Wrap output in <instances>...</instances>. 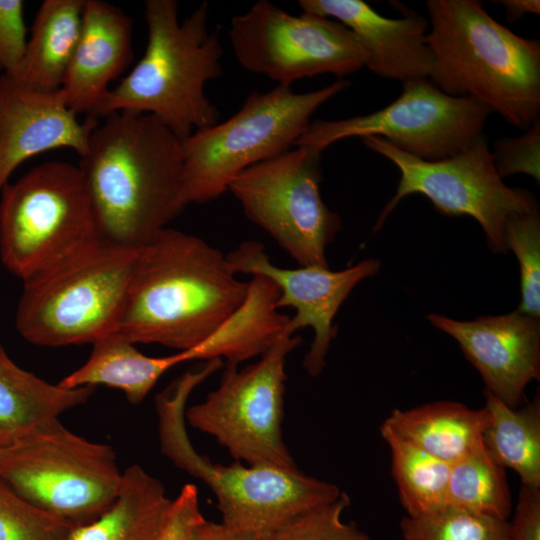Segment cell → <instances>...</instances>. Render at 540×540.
<instances>
[{"label":"cell","instance_id":"obj_1","mask_svg":"<svg viewBox=\"0 0 540 540\" xmlns=\"http://www.w3.org/2000/svg\"><path fill=\"white\" fill-rule=\"evenodd\" d=\"M103 119L78 167L102 242L139 250L187 206L181 140L150 114Z\"/></svg>","mask_w":540,"mask_h":540},{"label":"cell","instance_id":"obj_2","mask_svg":"<svg viewBox=\"0 0 540 540\" xmlns=\"http://www.w3.org/2000/svg\"><path fill=\"white\" fill-rule=\"evenodd\" d=\"M203 239L171 228L139 250L117 326L132 343L191 349L244 302L249 283Z\"/></svg>","mask_w":540,"mask_h":540},{"label":"cell","instance_id":"obj_3","mask_svg":"<svg viewBox=\"0 0 540 540\" xmlns=\"http://www.w3.org/2000/svg\"><path fill=\"white\" fill-rule=\"evenodd\" d=\"M429 80L442 92L473 98L510 125L540 119V42L515 34L477 0H428Z\"/></svg>","mask_w":540,"mask_h":540},{"label":"cell","instance_id":"obj_4","mask_svg":"<svg viewBox=\"0 0 540 540\" xmlns=\"http://www.w3.org/2000/svg\"><path fill=\"white\" fill-rule=\"evenodd\" d=\"M209 12L203 1L180 22L176 0H147L145 53L92 117L117 111L150 114L180 140L218 123L205 85L221 76L224 50L219 27L209 28Z\"/></svg>","mask_w":540,"mask_h":540},{"label":"cell","instance_id":"obj_5","mask_svg":"<svg viewBox=\"0 0 540 540\" xmlns=\"http://www.w3.org/2000/svg\"><path fill=\"white\" fill-rule=\"evenodd\" d=\"M221 366L219 360L204 361L157 395L160 448L176 467L211 489L223 525L265 540L294 516L336 500L342 491L335 484L308 476L298 468L245 466L239 461L223 465L196 451L186 429V404L193 390Z\"/></svg>","mask_w":540,"mask_h":540},{"label":"cell","instance_id":"obj_6","mask_svg":"<svg viewBox=\"0 0 540 540\" xmlns=\"http://www.w3.org/2000/svg\"><path fill=\"white\" fill-rule=\"evenodd\" d=\"M349 85L342 78L304 93L281 85L253 91L230 118L181 140L186 204L220 197L243 170L293 148L311 116Z\"/></svg>","mask_w":540,"mask_h":540},{"label":"cell","instance_id":"obj_7","mask_svg":"<svg viewBox=\"0 0 540 540\" xmlns=\"http://www.w3.org/2000/svg\"><path fill=\"white\" fill-rule=\"evenodd\" d=\"M102 243L78 166L44 162L0 192V259L23 282Z\"/></svg>","mask_w":540,"mask_h":540},{"label":"cell","instance_id":"obj_8","mask_svg":"<svg viewBox=\"0 0 540 540\" xmlns=\"http://www.w3.org/2000/svg\"><path fill=\"white\" fill-rule=\"evenodd\" d=\"M139 250L102 242L23 282L19 334L34 345L61 347L92 344L116 331Z\"/></svg>","mask_w":540,"mask_h":540},{"label":"cell","instance_id":"obj_9","mask_svg":"<svg viewBox=\"0 0 540 540\" xmlns=\"http://www.w3.org/2000/svg\"><path fill=\"white\" fill-rule=\"evenodd\" d=\"M122 474L113 448L47 421L0 447V478L71 527L97 519L115 500Z\"/></svg>","mask_w":540,"mask_h":540},{"label":"cell","instance_id":"obj_10","mask_svg":"<svg viewBox=\"0 0 540 540\" xmlns=\"http://www.w3.org/2000/svg\"><path fill=\"white\" fill-rule=\"evenodd\" d=\"M361 141L390 160L400 172L396 193L381 211L374 230L382 227L403 198L422 194L441 214L474 218L485 233L488 247L494 253H505L509 222L539 211L532 193L504 184L484 134L456 154L437 161L408 155L379 137L366 136Z\"/></svg>","mask_w":540,"mask_h":540},{"label":"cell","instance_id":"obj_11","mask_svg":"<svg viewBox=\"0 0 540 540\" xmlns=\"http://www.w3.org/2000/svg\"><path fill=\"white\" fill-rule=\"evenodd\" d=\"M301 338L285 335L258 361L242 369L226 364L218 387L186 408L192 428L212 436L235 461L297 468L282 435L285 365Z\"/></svg>","mask_w":540,"mask_h":540},{"label":"cell","instance_id":"obj_12","mask_svg":"<svg viewBox=\"0 0 540 540\" xmlns=\"http://www.w3.org/2000/svg\"><path fill=\"white\" fill-rule=\"evenodd\" d=\"M321 153L296 145L243 170L227 190L300 266L329 267L326 248L341 229L321 197Z\"/></svg>","mask_w":540,"mask_h":540},{"label":"cell","instance_id":"obj_13","mask_svg":"<svg viewBox=\"0 0 540 540\" xmlns=\"http://www.w3.org/2000/svg\"><path fill=\"white\" fill-rule=\"evenodd\" d=\"M229 39L244 69L281 86L321 74L342 79L368 62L366 50L343 24L319 15H292L268 0L234 16Z\"/></svg>","mask_w":540,"mask_h":540},{"label":"cell","instance_id":"obj_14","mask_svg":"<svg viewBox=\"0 0 540 540\" xmlns=\"http://www.w3.org/2000/svg\"><path fill=\"white\" fill-rule=\"evenodd\" d=\"M402 84L399 97L375 112L311 122L295 146L322 152L346 138L375 136L408 155L437 161L456 154L483 134L492 113L483 103L447 95L428 78Z\"/></svg>","mask_w":540,"mask_h":540},{"label":"cell","instance_id":"obj_15","mask_svg":"<svg viewBox=\"0 0 540 540\" xmlns=\"http://www.w3.org/2000/svg\"><path fill=\"white\" fill-rule=\"evenodd\" d=\"M236 274L263 275L279 289L277 308L293 307L286 333L310 327L314 337L303 359V367L311 376H318L325 364L332 340L336 336L333 320L340 306L362 280L375 275L380 262L363 260L349 268L332 271L329 267L300 266L281 268L268 258L258 241H246L227 255Z\"/></svg>","mask_w":540,"mask_h":540},{"label":"cell","instance_id":"obj_16","mask_svg":"<svg viewBox=\"0 0 540 540\" xmlns=\"http://www.w3.org/2000/svg\"><path fill=\"white\" fill-rule=\"evenodd\" d=\"M430 323L454 338L481 375L486 391L515 408L527 385L540 378V321L517 310L472 321L429 314Z\"/></svg>","mask_w":540,"mask_h":540},{"label":"cell","instance_id":"obj_17","mask_svg":"<svg viewBox=\"0 0 540 540\" xmlns=\"http://www.w3.org/2000/svg\"><path fill=\"white\" fill-rule=\"evenodd\" d=\"M98 119H77L62 89L44 92L0 75V192L26 160L46 151L69 148L80 157L88 149Z\"/></svg>","mask_w":540,"mask_h":540},{"label":"cell","instance_id":"obj_18","mask_svg":"<svg viewBox=\"0 0 540 540\" xmlns=\"http://www.w3.org/2000/svg\"><path fill=\"white\" fill-rule=\"evenodd\" d=\"M298 5L302 13L346 26L366 50V67L374 74L402 83L429 78L433 63L426 42L429 22L413 10L389 18L362 0H299Z\"/></svg>","mask_w":540,"mask_h":540},{"label":"cell","instance_id":"obj_19","mask_svg":"<svg viewBox=\"0 0 540 540\" xmlns=\"http://www.w3.org/2000/svg\"><path fill=\"white\" fill-rule=\"evenodd\" d=\"M133 23L119 7L85 0L80 34L62 85L68 107L93 116L108 85L133 60Z\"/></svg>","mask_w":540,"mask_h":540},{"label":"cell","instance_id":"obj_20","mask_svg":"<svg viewBox=\"0 0 540 540\" xmlns=\"http://www.w3.org/2000/svg\"><path fill=\"white\" fill-rule=\"evenodd\" d=\"M243 304L206 340L178 351L182 363L225 359L238 365L261 357L285 335L290 317L277 308L279 289L263 275H252Z\"/></svg>","mask_w":540,"mask_h":540},{"label":"cell","instance_id":"obj_21","mask_svg":"<svg viewBox=\"0 0 540 540\" xmlns=\"http://www.w3.org/2000/svg\"><path fill=\"white\" fill-rule=\"evenodd\" d=\"M95 389L52 384L18 366L0 344V447L83 405Z\"/></svg>","mask_w":540,"mask_h":540},{"label":"cell","instance_id":"obj_22","mask_svg":"<svg viewBox=\"0 0 540 540\" xmlns=\"http://www.w3.org/2000/svg\"><path fill=\"white\" fill-rule=\"evenodd\" d=\"M85 0H45L33 20L24 55L11 74L29 88H62L82 23Z\"/></svg>","mask_w":540,"mask_h":540},{"label":"cell","instance_id":"obj_23","mask_svg":"<svg viewBox=\"0 0 540 540\" xmlns=\"http://www.w3.org/2000/svg\"><path fill=\"white\" fill-rule=\"evenodd\" d=\"M172 500L140 465L123 471L118 494L97 519L72 527L66 540H158Z\"/></svg>","mask_w":540,"mask_h":540},{"label":"cell","instance_id":"obj_24","mask_svg":"<svg viewBox=\"0 0 540 540\" xmlns=\"http://www.w3.org/2000/svg\"><path fill=\"white\" fill-rule=\"evenodd\" d=\"M91 345L86 362L62 378L58 382L61 387L105 385L121 390L131 404H139L163 374L182 363L178 352L162 357L147 356L118 331L100 337Z\"/></svg>","mask_w":540,"mask_h":540},{"label":"cell","instance_id":"obj_25","mask_svg":"<svg viewBox=\"0 0 540 540\" xmlns=\"http://www.w3.org/2000/svg\"><path fill=\"white\" fill-rule=\"evenodd\" d=\"M484 408L436 401L407 410L394 409L382 424L429 455L449 464L483 442Z\"/></svg>","mask_w":540,"mask_h":540},{"label":"cell","instance_id":"obj_26","mask_svg":"<svg viewBox=\"0 0 540 540\" xmlns=\"http://www.w3.org/2000/svg\"><path fill=\"white\" fill-rule=\"evenodd\" d=\"M483 444L503 467L515 471L521 484L540 487V402L522 409L506 405L486 391Z\"/></svg>","mask_w":540,"mask_h":540},{"label":"cell","instance_id":"obj_27","mask_svg":"<svg viewBox=\"0 0 540 540\" xmlns=\"http://www.w3.org/2000/svg\"><path fill=\"white\" fill-rule=\"evenodd\" d=\"M380 433L390 449L392 475L407 515L420 516L446 507L450 464L429 455L384 424Z\"/></svg>","mask_w":540,"mask_h":540},{"label":"cell","instance_id":"obj_28","mask_svg":"<svg viewBox=\"0 0 540 540\" xmlns=\"http://www.w3.org/2000/svg\"><path fill=\"white\" fill-rule=\"evenodd\" d=\"M504 469L482 442L450 464L447 506L507 521L511 500Z\"/></svg>","mask_w":540,"mask_h":540},{"label":"cell","instance_id":"obj_29","mask_svg":"<svg viewBox=\"0 0 540 540\" xmlns=\"http://www.w3.org/2000/svg\"><path fill=\"white\" fill-rule=\"evenodd\" d=\"M403 540H509V522L446 506L400 521Z\"/></svg>","mask_w":540,"mask_h":540},{"label":"cell","instance_id":"obj_30","mask_svg":"<svg viewBox=\"0 0 540 540\" xmlns=\"http://www.w3.org/2000/svg\"><path fill=\"white\" fill-rule=\"evenodd\" d=\"M71 525L29 502L0 478V540H66Z\"/></svg>","mask_w":540,"mask_h":540},{"label":"cell","instance_id":"obj_31","mask_svg":"<svg viewBox=\"0 0 540 540\" xmlns=\"http://www.w3.org/2000/svg\"><path fill=\"white\" fill-rule=\"evenodd\" d=\"M507 248L517 257L521 302L518 312L540 317V218L539 211L512 219L506 229Z\"/></svg>","mask_w":540,"mask_h":540},{"label":"cell","instance_id":"obj_32","mask_svg":"<svg viewBox=\"0 0 540 540\" xmlns=\"http://www.w3.org/2000/svg\"><path fill=\"white\" fill-rule=\"evenodd\" d=\"M350 499L344 492L334 501L308 509L277 528L265 540H371L342 514Z\"/></svg>","mask_w":540,"mask_h":540},{"label":"cell","instance_id":"obj_33","mask_svg":"<svg viewBox=\"0 0 540 540\" xmlns=\"http://www.w3.org/2000/svg\"><path fill=\"white\" fill-rule=\"evenodd\" d=\"M496 172L503 179L525 174L540 181V119L517 137H502L494 141L491 150Z\"/></svg>","mask_w":540,"mask_h":540},{"label":"cell","instance_id":"obj_34","mask_svg":"<svg viewBox=\"0 0 540 540\" xmlns=\"http://www.w3.org/2000/svg\"><path fill=\"white\" fill-rule=\"evenodd\" d=\"M21 0H0V73L11 74L26 48L27 29Z\"/></svg>","mask_w":540,"mask_h":540},{"label":"cell","instance_id":"obj_35","mask_svg":"<svg viewBox=\"0 0 540 540\" xmlns=\"http://www.w3.org/2000/svg\"><path fill=\"white\" fill-rule=\"evenodd\" d=\"M202 515L197 487L185 484L178 496L172 500L170 511L158 540H191Z\"/></svg>","mask_w":540,"mask_h":540},{"label":"cell","instance_id":"obj_36","mask_svg":"<svg viewBox=\"0 0 540 540\" xmlns=\"http://www.w3.org/2000/svg\"><path fill=\"white\" fill-rule=\"evenodd\" d=\"M509 540H540V487L521 484Z\"/></svg>","mask_w":540,"mask_h":540},{"label":"cell","instance_id":"obj_37","mask_svg":"<svg viewBox=\"0 0 540 540\" xmlns=\"http://www.w3.org/2000/svg\"><path fill=\"white\" fill-rule=\"evenodd\" d=\"M191 540H258L249 535L232 530L221 522H211L206 519L197 526Z\"/></svg>","mask_w":540,"mask_h":540},{"label":"cell","instance_id":"obj_38","mask_svg":"<svg viewBox=\"0 0 540 540\" xmlns=\"http://www.w3.org/2000/svg\"><path fill=\"white\" fill-rule=\"evenodd\" d=\"M508 22L513 23L527 14H540L539 0H500Z\"/></svg>","mask_w":540,"mask_h":540}]
</instances>
